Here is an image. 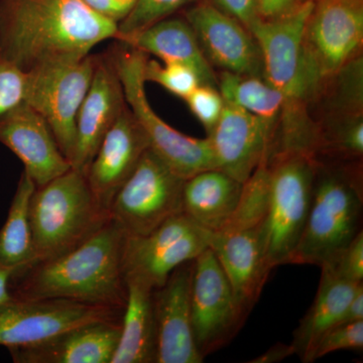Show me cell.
I'll return each instance as SVG.
<instances>
[{"mask_svg": "<svg viewBox=\"0 0 363 363\" xmlns=\"http://www.w3.org/2000/svg\"><path fill=\"white\" fill-rule=\"evenodd\" d=\"M35 182L23 172L7 218L0 228V266L21 269L35 260L30 219Z\"/></svg>", "mask_w": 363, "mask_h": 363, "instance_id": "cell-26", "label": "cell"}, {"mask_svg": "<svg viewBox=\"0 0 363 363\" xmlns=\"http://www.w3.org/2000/svg\"><path fill=\"white\" fill-rule=\"evenodd\" d=\"M116 33L84 0H0V49L25 72L83 58Z\"/></svg>", "mask_w": 363, "mask_h": 363, "instance_id": "cell-1", "label": "cell"}, {"mask_svg": "<svg viewBox=\"0 0 363 363\" xmlns=\"http://www.w3.org/2000/svg\"><path fill=\"white\" fill-rule=\"evenodd\" d=\"M123 310L70 300L13 298L0 306V345L7 350L28 347L80 325L121 321Z\"/></svg>", "mask_w": 363, "mask_h": 363, "instance_id": "cell-12", "label": "cell"}, {"mask_svg": "<svg viewBox=\"0 0 363 363\" xmlns=\"http://www.w3.org/2000/svg\"><path fill=\"white\" fill-rule=\"evenodd\" d=\"M321 269L338 278L360 284L363 281V233L360 230L347 247L336 253Z\"/></svg>", "mask_w": 363, "mask_h": 363, "instance_id": "cell-34", "label": "cell"}, {"mask_svg": "<svg viewBox=\"0 0 363 363\" xmlns=\"http://www.w3.org/2000/svg\"><path fill=\"white\" fill-rule=\"evenodd\" d=\"M259 227L233 233H209V248L228 279L245 323L271 274L262 252Z\"/></svg>", "mask_w": 363, "mask_h": 363, "instance_id": "cell-20", "label": "cell"}, {"mask_svg": "<svg viewBox=\"0 0 363 363\" xmlns=\"http://www.w3.org/2000/svg\"><path fill=\"white\" fill-rule=\"evenodd\" d=\"M242 185L221 169L200 172L184 183L183 212L205 230L219 231L238 206Z\"/></svg>", "mask_w": 363, "mask_h": 363, "instance_id": "cell-24", "label": "cell"}, {"mask_svg": "<svg viewBox=\"0 0 363 363\" xmlns=\"http://www.w3.org/2000/svg\"><path fill=\"white\" fill-rule=\"evenodd\" d=\"M193 262H184L152 292L157 332V363H201L191 317Z\"/></svg>", "mask_w": 363, "mask_h": 363, "instance_id": "cell-16", "label": "cell"}, {"mask_svg": "<svg viewBox=\"0 0 363 363\" xmlns=\"http://www.w3.org/2000/svg\"><path fill=\"white\" fill-rule=\"evenodd\" d=\"M26 72L0 49V118L25 104Z\"/></svg>", "mask_w": 363, "mask_h": 363, "instance_id": "cell-32", "label": "cell"}, {"mask_svg": "<svg viewBox=\"0 0 363 363\" xmlns=\"http://www.w3.org/2000/svg\"><path fill=\"white\" fill-rule=\"evenodd\" d=\"M362 350L363 320L335 325L320 339L313 354V362L335 351Z\"/></svg>", "mask_w": 363, "mask_h": 363, "instance_id": "cell-33", "label": "cell"}, {"mask_svg": "<svg viewBox=\"0 0 363 363\" xmlns=\"http://www.w3.org/2000/svg\"><path fill=\"white\" fill-rule=\"evenodd\" d=\"M121 45L111 52V56L123 84L126 104L147 133L150 149L185 180L200 172L217 169L207 138L184 135L162 121L150 106L143 78L147 55L128 45Z\"/></svg>", "mask_w": 363, "mask_h": 363, "instance_id": "cell-7", "label": "cell"}, {"mask_svg": "<svg viewBox=\"0 0 363 363\" xmlns=\"http://www.w3.org/2000/svg\"><path fill=\"white\" fill-rule=\"evenodd\" d=\"M189 0H138L128 16L117 26L116 42L142 32L173 16Z\"/></svg>", "mask_w": 363, "mask_h": 363, "instance_id": "cell-30", "label": "cell"}, {"mask_svg": "<svg viewBox=\"0 0 363 363\" xmlns=\"http://www.w3.org/2000/svg\"><path fill=\"white\" fill-rule=\"evenodd\" d=\"M308 63L324 89L351 61L362 56V0H314L304 30Z\"/></svg>", "mask_w": 363, "mask_h": 363, "instance_id": "cell-10", "label": "cell"}, {"mask_svg": "<svg viewBox=\"0 0 363 363\" xmlns=\"http://www.w3.org/2000/svg\"><path fill=\"white\" fill-rule=\"evenodd\" d=\"M217 88L225 101L267 121L278 133L283 97L264 76L220 72Z\"/></svg>", "mask_w": 363, "mask_h": 363, "instance_id": "cell-27", "label": "cell"}, {"mask_svg": "<svg viewBox=\"0 0 363 363\" xmlns=\"http://www.w3.org/2000/svg\"><path fill=\"white\" fill-rule=\"evenodd\" d=\"M184 183L149 147L116 193L109 214L128 238L147 235L183 212Z\"/></svg>", "mask_w": 363, "mask_h": 363, "instance_id": "cell-9", "label": "cell"}, {"mask_svg": "<svg viewBox=\"0 0 363 363\" xmlns=\"http://www.w3.org/2000/svg\"><path fill=\"white\" fill-rule=\"evenodd\" d=\"M363 320V284L358 286L352 300L344 310L338 323L336 325L352 323Z\"/></svg>", "mask_w": 363, "mask_h": 363, "instance_id": "cell-39", "label": "cell"}, {"mask_svg": "<svg viewBox=\"0 0 363 363\" xmlns=\"http://www.w3.org/2000/svg\"><path fill=\"white\" fill-rule=\"evenodd\" d=\"M318 161L312 155L281 152L269 161V205L259 227L269 271L286 264L297 247L311 204Z\"/></svg>", "mask_w": 363, "mask_h": 363, "instance_id": "cell-6", "label": "cell"}, {"mask_svg": "<svg viewBox=\"0 0 363 363\" xmlns=\"http://www.w3.org/2000/svg\"><path fill=\"white\" fill-rule=\"evenodd\" d=\"M354 162H318L307 221L286 264L323 266L362 230V173Z\"/></svg>", "mask_w": 363, "mask_h": 363, "instance_id": "cell-4", "label": "cell"}, {"mask_svg": "<svg viewBox=\"0 0 363 363\" xmlns=\"http://www.w3.org/2000/svg\"><path fill=\"white\" fill-rule=\"evenodd\" d=\"M313 6L314 0L281 18H260L250 28L262 51L264 77L283 97L276 152L314 156L316 150L318 124L308 114V106L322 88L308 63L304 45L306 21Z\"/></svg>", "mask_w": 363, "mask_h": 363, "instance_id": "cell-3", "label": "cell"}, {"mask_svg": "<svg viewBox=\"0 0 363 363\" xmlns=\"http://www.w3.org/2000/svg\"><path fill=\"white\" fill-rule=\"evenodd\" d=\"M96 61L97 56L89 54L26 72V102L44 117L71 166L76 145V121Z\"/></svg>", "mask_w": 363, "mask_h": 363, "instance_id": "cell-8", "label": "cell"}, {"mask_svg": "<svg viewBox=\"0 0 363 363\" xmlns=\"http://www.w3.org/2000/svg\"><path fill=\"white\" fill-rule=\"evenodd\" d=\"M212 68L240 75L264 76L262 51L252 33L214 4H199L186 13Z\"/></svg>", "mask_w": 363, "mask_h": 363, "instance_id": "cell-15", "label": "cell"}, {"mask_svg": "<svg viewBox=\"0 0 363 363\" xmlns=\"http://www.w3.org/2000/svg\"><path fill=\"white\" fill-rule=\"evenodd\" d=\"M190 303L196 346L204 358L230 342L245 324L228 279L209 247L193 262Z\"/></svg>", "mask_w": 363, "mask_h": 363, "instance_id": "cell-13", "label": "cell"}, {"mask_svg": "<svg viewBox=\"0 0 363 363\" xmlns=\"http://www.w3.org/2000/svg\"><path fill=\"white\" fill-rule=\"evenodd\" d=\"M121 332V320L91 322L44 342L9 351L16 363H111Z\"/></svg>", "mask_w": 363, "mask_h": 363, "instance_id": "cell-21", "label": "cell"}, {"mask_svg": "<svg viewBox=\"0 0 363 363\" xmlns=\"http://www.w3.org/2000/svg\"><path fill=\"white\" fill-rule=\"evenodd\" d=\"M14 269L0 266V306L6 304L9 301L13 300L11 295V285Z\"/></svg>", "mask_w": 363, "mask_h": 363, "instance_id": "cell-41", "label": "cell"}, {"mask_svg": "<svg viewBox=\"0 0 363 363\" xmlns=\"http://www.w3.org/2000/svg\"><path fill=\"white\" fill-rule=\"evenodd\" d=\"M215 6L227 16L240 21L241 25L250 30L262 18L259 13V0H213Z\"/></svg>", "mask_w": 363, "mask_h": 363, "instance_id": "cell-36", "label": "cell"}, {"mask_svg": "<svg viewBox=\"0 0 363 363\" xmlns=\"http://www.w3.org/2000/svg\"><path fill=\"white\" fill-rule=\"evenodd\" d=\"M149 147L147 133L128 105L105 135L85 173L93 194L107 211Z\"/></svg>", "mask_w": 363, "mask_h": 363, "instance_id": "cell-18", "label": "cell"}, {"mask_svg": "<svg viewBox=\"0 0 363 363\" xmlns=\"http://www.w3.org/2000/svg\"><path fill=\"white\" fill-rule=\"evenodd\" d=\"M124 306L118 345L111 363L156 362L157 332L152 292L142 279L125 276Z\"/></svg>", "mask_w": 363, "mask_h": 363, "instance_id": "cell-23", "label": "cell"}, {"mask_svg": "<svg viewBox=\"0 0 363 363\" xmlns=\"http://www.w3.org/2000/svg\"><path fill=\"white\" fill-rule=\"evenodd\" d=\"M0 143L21 160L37 187L72 168L49 124L26 102L0 118Z\"/></svg>", "mask_w": 363, "mask_h": 363, "instance_id": "cell-19", "label": "cell"}, {"mask_svg": "<svg viewBox=\"0 0 363 363\" xmlns=\"http://www.w3.org/2000/svg\"><path fill=\"white\" fill-rule=\"evenodd\" d=\"M269 205V161H262L243 183L238 206L221 233H233L262 225ZM216 233V231H215Z\"/></svg>", "mask_w": 363, "mask_h": 363, "instance_id": "cell-28", "label": "cell"}, {"mask_svg": "<svg viewBox=\"0 0 363 363\" xmlns=\"http://www.w3.org/2000/svg\"><path fill=\"white\" fill-rule=\"evenodd\" d=\"M126 238L111 217L77 247L16 269L11 278V295L20 300H70L123 310Z\"/></svg>", "mask_w": 363, "mask_h": 363, "instance_id": "cell-2", "label": "cell"}, {"mask_svg": "<svg viewBox=\"0 0 363 363\" xmlns=\"http://www.w3.org/2000/svg\"><path fill=\"white\" fill-rule=\"evenodd\" d=\"M311 0H259L260 16L264 20H274L293 13Z\"/></svg>", "mask_w": 363, "mask_h": 363, "instance_id": "cell-38", "label": "cell"}, {"mask_svg": "<svg viewBox=\"0 0 363 363\" xmlns=\"http://www.w3.org/2000/svg\"><path fill=\"white\" fill-rule=\"evenodd\" d=\"M109 218L79 169L71 168L35 188L30 202L35 260L52 259L77 247Z\"/></svg>", "mask_w": 363, "mask_h": 363, "instance_id": "cell-5", "label": "cell"}, {"mask_svg": "<svg viewBox=\"0 0 363 363\" xmlns=\"http://www.w3.org/2000/svg\"><path fill=\"white\" fill-rule=\"evenodd\" d=\"M331 80L337 83L334 104L341 116H363L362 57H357L351 61Z\"/></svg>", "mask_w": 363, "mask_h": 363, "instance_id": "cell-31", "label": "cell"}, {"mask_svg": "<svg viewBox=\"0 0 363 363\" xmlns=\"http://www.w3.org/2000/svg\"><path fill=\"white\" fill-rule=\"evenodd\" d=\"M118 43L152 55L162 62L190 67L199 75L202 84L217 87L216 73L205 58L194 32L185 18L169 16Z\"/></svg>", "mask_w": 363, "mask_h": 363, "instance_id": "cell-22", "label": "cell"}, {"mask_svg": "<svg viewBox=\"0 0 363 363\" xmlns=\"http://www.w3.org/2000/svg\"><path fill=\"white\" fill-rule=\"evenodd\" d=\"M362 284L351 283L322 269L316 297L294 332L291 343L295 354L298 355L303 362H313V354L320 339L338 323L344 310Z\"/></svg>", "mask_w": 363, "mask_h": 363, "instance_id": "cell-25", "label": "cell"}, {"mask_svg": "<svg viewBox=\"0 0 363 363\" xmlns=\"http://www.w3.org/2000/svg\"><path fill=\"white\" fill-rule=\"evenodd\" d=\"M128 106L111 54L97 56L92 81L79 109L72 168L86 173L102 140Z\"/></svg>", "mask_w": 363, "mask_h": 363, "instance_id": "cell-17", "label": "cell"}, {"mask_svg": "<svg viewBox=\"0 0 363 363\" xmlns=\"http://www.w3.org/2000/svg\"><path fill=\"white\" fill-rule=\"evenodd\" d=\"M295 354V350H294L292 344L279 343L276 345L272 346L269 350L266 351L264 354L260 357L255 358L252 360L253 363H274L281 362V360L286 359V358L292 357Z\"/></svg>", "mask_w": 363, "mask_h": 363, "instance_id": "cell-40", "label": "cell"}, {"mask_svg": "<svg viewBox=\"0 0 363 363\" xmlns=\"http://www.w3.org/2000/svg\"><path fill=\"white\" fill-rule=\"evenodd\" d=\"M209 233L181 212L147 235L126 238L124 274L142 279L156 290L174 269L209 247Z\"/></svg>", "mask_w": 363, "mask_h": 363, "instance_id": "cell-11", "label": "cell"}, {"mask_svg": "<svg viewBox=\"0 0 363 363\" xmlns=\"http://www.w3.org/2000/svg\"><path fill=\"white\" fill-rule=\"evenodd\" d=\"M143 78L145 83H157L183 100L202 84L199 75L190 67L149 58L143 66Z\"/></svg>", "mask_w": 363, "mask_h": 363, "instance_id": "cell-29", "label": "cell"}, {"mask_svg": "<svg viewBox=\"0 0 363 363\" xmlns=\"http://www.w3.org/2000/svg\"><path fill=\"white\" fill-rule=\"evenodd\" d=\"M185 101L191 112L204 126L207 135H209L218 123L223 111L224 99L218 88L199 85L186 98Z\"/></svg>", "mask_w": 363, "mask_h": 363, "instance_id": "cell-35", "label": "cell"}, {"mask_svg": "<svg viewBox=\"0 0 363 363\" xmlns=\"http://www.w3.org/2000/svg\"><path fill=\"white\" fill-rule=\"evenodd\" d=\"M84 1L93 11L118 26V23L128 16L138 0H84Z\"/></svg>", "mask_w": 363, "mask_h": 363, "instance_id": "cell-37", "label": "cell"}, {"mask_svg": "<svg viewBox=\"0 0 363 363\" xmlns=\"http://www.w3.org/2000/svg\"><path fill=\"white\" fill-rule=\"evenodd\" d=\"M207 138L216 168L245 183L260 162L271 159L277 130L259 117L224 100L220 118Z\"/></svg>", "mask_w": 363, "mask_h": 363, "instance_id": "cell-14", "label": "cell"}]
</instances>
